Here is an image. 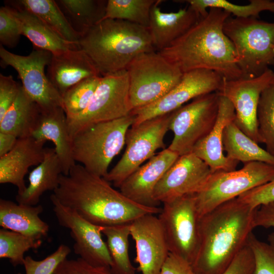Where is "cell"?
<instances>
[{"label":"cell","mask_w":274,"mask_h":274,"mask_svg":"<svg viewBox=\"0 0 274 274\" xmlns=\"http://www.w3.org/2000/svg\"><path fill=\"white\" fill-rule=\"evenodd\" d=\"M53 194L63 206L101 227L131 223L147 214L158 215L162 208L139 204L114 189L104 178L75 164L61 174Z\"/></svg>","instance_id":"cell-1"},{"label":"cell","mask_w":274,"mask_h":274,"mask_svg":"<svg viewBox=\"0 0 274 274\" xmlns=\"http://www.w3.org/2000/svg\"><path fill=\"white\" fill-rule=\"evenodd\" d=\"M256 209L237 197L203 215L199 242L191 264L197 274H222L247 245Z\"/></svg>","instance_id":"cell-2"},{"label":"cell","mask_w":274,"mask_h":274,"mask_svg":"<svg viewBox=\"0 0 274 274\" xmlns=\"http://www.w3.org/2000/svg\"><path fill=\"white\" fill-rule=\"evenodd\" d=\"M230 16L222 9L210 8L183 36L158 52L183 73L206 70L226 80L241 78L234 46L223 31L224 23Z\"/></svg>","instance_id":"cell-3"},{"label":"cell","mask_w":274,"mask_h":274,"mask_svg":"<svg viewBox=\"0 0 274 274\" xmlns=\"http://www.w3.org/2000/svg\"><path fill=\"white\" fill-rule=\"evenodd\" d=\"M78 45L101 76L125 70L139 55L156 51L148 28L119 19L99 21L81 34Z\"/></svg>","instance_id":"cell-4"},{"label":"cell","mask_w":274,"mask_h":274,"mask_svg":"<svg viewBox=\"0 0 274 274\" xmlns=\"http://www.w3.org/2000/svg\"><path fill=\"white\" fill-rule=\"evenodd\" d=\"M132 114L95 123L78 131L72 138L73 157L89 172L101 177L108 174L113 158L125 145L128 130L133 124Z\"/></svg>","instance_id":"cell-5"},{"label":"cell","mask_w":274,"mask_h":274,"mask_svg":"<svg viewBox=\"0 0 274 274\" xmlns=\"http://www.w3.org/2000/svg\"><path fill=\"white\" fill-rule=\"evenodd\" d=\"M223 31L234 46L242 78L260 76L274 65V22L230 16Z\"/></svg>","instance_id":"cell-6"},{"label":"cell","mask_w":274,"mask_h":274,"mask_svg":"<svg viewBox=\"0 0 274 274\" xmlns=\"http://www.w3.org/2000/svg\"><path fill=\"white\" fill-rule=\"evenodd\" d=\"M126 70L132 110L162 97L181 81L183 75L176 65L156 51L139 55Z\"/></svg>","instance_id":"cell-7"},{"label":"cell","mask_w":274,"mask_h":274,"mask_svg":"<svg viewBox=\"0 0 274 274\" xmlns=\"http://www.w3.org/2000/svg\"><path fill=\"white\" fill-rule=\"evenodd\" d=\"M274 179V165L254 161L238 169L213 173L195 194L199 217L219 206Z\"/></svg>","instance_id":"cell-8"},{"label":"cell","mask_w":274,"mask_h":274,"mask_svg":"<svg viewBox=\"0 0 274 274\" xmlns=\"http://www.w3.org/2000/svg\"><path fill=\"white\" fill-rule=\"evenodd\" d=\"M132 110L127 71L101 76L87 108L76 117L67 119L70 136L72 139L87 126L125 117Z\"/></svg>","instance_id":"cell-9"},{"label":"cell","mask_w":274,"mask_h":274,"mask_svg":"<svg viewBox=\"0 0 274 274\" xmlns=\"http://www.w3.org/2000/svg\"><path fill=\"white\" fill-rule=\"evenodd\" d=\"M220 95L218 91L201 95L172 112L169 130L174 138L168 149L179 156L192 152L215 125Z\"/></svg>","instance_id":"cell-10"},{"label":"cell","mask_w":274,"mask_h":274,"mask_svg":"<svg viewBox=\"0 0 274 274\" xmlns=\"http://www.w3.org/2000/svg\"><path fill=\"white\" fill-rule=\"evenodd\" d=\"M171 115H161L131 126L126 134L124 154L104 178L119 188L158 149H166L164 138L169 130Z\"/></svg>","instance_id":"cell-11"},{"label":"cell","mask_w":274,"mask_h":274,"mask_svg":"<svg viewBox=\"0 0 274 274\" xmlns=\"http://www.w3.org/2000/svg\"><path fill=\"white\" fill-rule=\"evenodd\" d=\"M158 217L169 253L192 264L199 242V220L195 194L185 195L162 203Z\"/></svg>","instance_id":"cell-12"},{"label":"cell","mask_w":274,"mask_h":274,"mask_svg":"<svg viewBox=\"0 0 274 274\" xmlns=\"http://www.w3.org/2000/svg\"><path fill=\"white\" fill-rule=\"evenodd\" d=\"M52 56L51 52L36 48L28 55H20L0 45L1 66H11L16 71L25 93L44 111L58 107L63 109L61 95L45 73Z\"/></svg>","instance_id":"cell-13"},{"label":"cell","mask_w":274,"mask_h":274,"mask_svg":"<svg viewBox=\"0 0 274 274\" xmlns=\"http://www.w3.org/2000/svg\"><path fill=\"white\" fill-rule=\"evenodd\" d=\"M223 80L218 73L210 70H196L183 73L181 81L162 97L132 110L130 114L134 116V120L131 126L172 113L199 96L218 91Z\"/></svg>","instance_id":"cell-14"},{"label":"cell","mask_w":274,"mask_h":274,"mask_svg":"<svg viewBox=\"0 0 274 274\" xmlns=\"http://www.w3.org/2000/svg\"><path fill=\"white\" fill-rule=\"evenodd\" d=\"M274 83V72L269 68L260 76L234 80L223 78L219 90L232 105L235 113L234 122L256 143H262L259 135L257 110L262 92Z\"/></svg>","instance_id":"cell-15"},{"label":"cell","mask_w":274,"mask_h":274,"mask_svg":"<svg viewBox=\"0 0 274 274\" xmlns=\"http://www.w3.org/2000/svg\"><path fill=\"white\" fill-rule=\"evenodd\" d=\"M50 200L59 224L70 231L75 242V253L92 265L110 268L112 259L107 243L102 238V227L90 223L75 211L62 205L53 194Z\"/></svg>","instance_id":"cell-16"},{"label":"cell","mask_w":274,"mask_h":274,"mask_svg":"<svg viewBox=\"0 0 274 274\" xmlns=\"http://www.w3.org/2000/svg\"><path fill=\"white\" fill-rule=\"evenodd\" d=\"M193 153L180 156L156 185L154 198L163 203L199 192L212 174Z\"/></svg>","instance_id":"cell-17"},{"label":"cell","mask_w":274,"mask_h":274,"mask_svg":"<svg viewBox=\"0 0 274 274\" xmlns=\"http://www.w3.org/2000/svg\"><path fill=\"white\" fill-rule=\"evenodd\" d=\"M141 216L130 224V236L135 242L137 268L142 274H160L169 251L158 217Z\"/></svg>","instance_id":"cell-18"},{"label":"cell","mask_w":274,"mask_h":274,"mask_svg":"<svg viewBox=\"0 0 274 274\" xmlns=\"http://www.w3.org/2000/svg\"><path fill=\"white\" fill-rule=\"evenodd\" d=\"M179 157L168 148L162 150L129 176L120 186V191L139 204L158 207L160 203L153 196L155 188Z\"/></svg>","instance_id":"cell-19"},{"label":"cell","mask_w":274,"mask_h":274,"mask_svg":"<svg viewBox=\"0 0 274 274\" xmlns=\"http://www.w3.org/2000/svg\"><path fill=\"white\" fill-rule=\"evenodd\" d=\"M219 109L216 122L209 133L194 147L192 153L202 160L212 173L236 169L238 162L224 154L223 133L224 128L235 118L231 103L220 94Z\"/></svg>","instance_id":"cell-20"},{"label":"cell","mask_w":274,"mask_h":274,"mask_svg":"<svg viewBox=\"0 0 274 274\" xmlns=\"http://www.w3.org/2000/svg\"><path fill=\"white\" fill-rule=\"evenodd\" d=\"M46 142L32 136L18 139L14 147L0 157V183H10L23 193L27 186L24 177L30 167L38 165L44 159Z\"/></svg>","instance_id":"cell-21"},{"label":"cell","mask_w":274,"mask_h":274,"mask_svg":"<svg viewBox=\"0 0 274 274\" xmlns=\"http://www.w3.org/2000/svg\"><path fill=\"white\" fill-rule=\"evenodd\" d=\"M163 1L157 0L153 6L148 27L153 46L157 51L169 47L201 18L190 5L176 12H163L159 6Z\"/></svg>","instance_id":"cell-22"},{"label":"cell","mask_w":274,"mask_h":274,"mask_svg":"<svg viewBox=\"0 0 274 274\" xmlns=\"http://www.w3.org/2000/svg\"><path fill=\"white\" fill-rule=\"evenodd\" d=\"M46 75L62 97L69 88L82 80L101 76L90 58L79 48L52 54Z\"/></svg>","instance_id":"cell-23"},{"label":"cell","mask_w":274,"mask_h":274,"mask_svg":"<svg viewBox=\"0 0 274 274\" xmlns=\"http://www.w3.org/2000/svg\"><path fill=\"white\" fill-rule=\"evenodd\" d=\"M31 136L36 140L51 141L59 159L63 174L67 175L76 163L73 157L66 114L61 107L41 110L37 125Z\"/></svg>","instance_id":"cell-24"},{"label":"cell","mask_w":274,"mask_h":274,"mask_svg":"<svg viewBox=\"0 0 274 274\" xmlns=\"http://www.w3.org/2000/svg\"><path fill=\"white\" fill-rule=\"evenodd\" d=\"M42 205L28 206L0 199V226L36 239L48 235L49 225L40 217Z\"/></svg>","instance_id":"cell-25"},{"label":"cell","mask_w":274,"mask_h":274,"mask_svg":"<svg viewBox=\"0 0 274 274\" xmlns=\"http://www.w3.org/2000/svg\"><path fill=\"white\" fill-rule=\"evenodd\" d=\"M9 3L7 6L19 22L22 35L32 43L34 48L46 50L52 54L79 48L77 45L63 40L39 17L16 1Z\"/></svg>","instance_id":"cell-26"},{"label":"cell","mask_w":274,"mask_h":274,"mask_svg":"<svg viewBox=\"0 0 274 274\" xmlns=\"http://www.w3.org/2000/svg\"><path fill=\"white\" fill-rule=\"evenodd\" d=\"M61 174V163L54 148H45L43 160L29 173L28 185L23 193L16 195L17 203L37 206L44 192L58 187Z\"/></svg>","instance_id":"cell-27"},{"label":"cell","mask_w":274,"mask_h":274,"mask_svg":"<svg viewBox=\"0 0 274 274\" xmlns=\"http://www.w3.org/2000/svg\"><path fill=\"white\" fill-rule=\"evenodd\" d=\"M40 114L41 109L21 85L15 101L0 120V132L12 134L18 139L30 136Z\"/></svg>","instance_id":"cell-28"},{"label":"cell","mask_w":274,"mask_h":274,"mask_svg":"<svg viewBox=\"0 0 274 274\" xmlns=\"http://www.w3.org/2000/svg\"><path fill=\"white\" fill-rule=\"evenodd\" d=\"M223 146L226 156L233 160L246 163L259 161L274 165V156L259 147L244 133L234 121L228 124L223 133Z\"/></svg>","instance_id":"cell-29"},{"label":"cell","mask_w":274,"mask_h":274,"mask_svg":"<svg viewBox=\"0 0 274 274\" xmlns=\"http://www.w3.org/2000/svg\"><path fill=\"white\" fill-rule=\"evenodd\" d=\"M17 3L34 14L63 40L76 44L80 33L76 31L53 0H20Z\"/></svg>","instance_id":"cell-30"},{"label":"cell","mask_w":274,"mask_h":274,"mask_svg":"<svg viewBox=\"0 0 274 274\" xmlns=\"http://www.w3.org/2000/svg\"><path fill=\"white\" fill-rule=\"evenodd\" d=\"M130 224L102 227L101 232L107 238V245L112 259L110 269L113 274H135L129 255Z\"/></svg>","instance_id":"cell-31"},{"label":"cell","mask_w":274,"mask_h":274,"mask_svg":"<svg viewBox=\"0 0 274 274\" xmlns=\"http://www.w3.org/2000/svg\"><path fill=\"white\" fill-rule=\"evenodd\" d=\"M61 10L76 30L81 34L100 21L105 16L107 1L59 0Z\"/></svg>","instance_id":"cell-32"},{"label":"cell","mask_w":274,"mask_h":274,"mask_svg":"<svg viewBox=\"0 0 274 274\" xmlns=\"http://www.w3.org/2000/svg\"><path fill=\"white\" fill-rule=\"evenodd\" d=\"M189 4L201 18L208 13L207 9H222L234 17L247 18H259L261 12L268 11L274 13V1L270 0H250L246 5H238L226 0H186L177 1Z\"/></svg>","instance_id":"cell-33"},{"label":"cell","mask_w":274,"mask_h":274,"mask_svg":"<svg viewBox=\"0 0 274 274\" xmlns=\"http://www.w3.org/2000/svg\"><path fill=\"white\" fill-rule=\"evenodd\" d=\"M157 0H108L102 20L119 19L148 28L151 9Z\"/></svg>","instance_id":"cell-34"},{"label":"cell","mask_w":274,"mask_h":274,"mask_svg":"<svg viewBox=\"0 0 274 274\" xmlns=\"http://www.w3.org/2000/svg\"><path fill=\"white\" fill-rule=\"evenodd\" d=\"M42 244V239L2 228L0 230V258L9 259L14 266L23 265L24 253L30 249H38Z\"/></svg>","instance_id":"cell-35"},{"label":"cell","mask_w":274,"mask_h":274,"mask_svg":"<svg viewBox=\"0 0 274 274\" xmlns=\"http://www.w3.org/2000/svg\"><path fill=\"white\" fill-rule=\"evenodd\" d=\"M101 76L86 78L69 88L62 96L63 110L67 119L82 113L88 106Z\"/></svg>","instance_id":"cell-36"},{"label":"cell","mask_w":274,"mask_h":274,"mask_svg":"<svg viewBox=\"0 0 274 274\" xmlns=\"http://www.w3.org/2000/svg\"><path fill=\"white\" fill-rule=\"evenodd\" d=\"M259 135L266 150L274 156V83L261 93L257 110Z\"/></svg>","instance_id":"cell-37"},{"label":"cell","mask_w":274,"mask_h":274,"mask_svg":"<svg viewBox=\"0 0 274 274\" xmlns=\"http://www.w3.org/2000/svg\"><path fill=\"white\" fill-rule=\"evenodd\" d=\"M248 245L255 258L253 274H274V232L267 236V242L259 240L252 232Z\"/></svg>","instance_id":"cell-38"},{"label":"cell","mask_w":274,"mask_h":274,"mask_svg":"<svg viewBox=\"0 0 274 274\" xmlns=\"http://www.w3.org/2000/svg\"><path fill=\"white\" fill-rule=\"evenodd\" d=\"M71 252L68 246L61 244L53 253L41 260H36L30 256H26L23 263L25 274H52Z\"/></svg>","instance_id":"cell-39"},{"label":"cell","mask_w":274,"mask_h":274,"mask_svg":"<svg viewBox=\"0 0 274 274\" xmlns=\"http://www.w3.org/2000/svg\"><path fill=\"white\" fill-rule=\"evenodd\" d=\"M22 35L19 22L10 7L5 5L0 8L1 45L8 48L15 47Z\"/></svg>","instance_id":"cell-40"},{"label":"cell","mask_w":274,"mask_h":274,"mask_svg":"<svg viewBox=\"0 0 274 274\" xmlns=\"http://www.w3.org/2000/svg\"><path fill=\"white\" fill-rule=\"evenodd\" d=\"M52 274H113L110 268L92 265L79 257L67 258L56 267Z\"/></svg>","instance_id":"cell-41"},{"label":"cell","mask_w":274,"mask_h":274,"mask_svg":"<svg viewBox=\"0 0 274 274\" xmlns=\"http://www.w3.org/2000/svg\"><path fill=\"white\" fill-rule=\"evenodd\" d=\"M237 198L252 208L274 202V179L239 196Z\"/></svg>","instance_id":"cell-42"},{"label":"cell","mask_w":274,"mask_h":274,"mask_svg":"<svg viewBox=\"0 0 274 274\" xmlns=\"http://www.w3.org/2000/svg\"><path fill=\"white\" fill-rule=\"evenodd\" d=\"M21 87L11 75L0 74V120L15 101Z\"/></svg>","instance_id":"cell-43"},{"label":"cell","mask_w":274,"mask_h":274,"mask_svg":"<svg viewBox=\"0 0 274 274\" xmlns=\"http://www.w3.org/2000/svg\"><path fill=\"white\" fill-rule=\"evenodd\" d=\"M254 267V254L247 243L222 274H253Z\"/></svg>","instance_id":"cell-44"},{"label":"cell","mask_w":274,"mask_h":274,"mask_svg":"<svg viewBox=\"0 0 274 274\" xmlns=\"http://www.w3.org/2000/svg\"><path fill=\"white\" fill-rule=\"evenodd\" d=\"M160 274H197L191 264L183 258L169 253Z\"/></svg>","instance_id":"cell-45"},{"label":"cell","mask_w":274,"mask_h":274,"mask_svg":"<svg viewBox=\"0 0 274 274\" xmlns=\"http://www.w3.org/2000/svg\"><path fill=\"white\" fill-rule=\"evenodd\" d=\"M254 226L274 227V202L257 208L254 218Z\"/></svg>","instance_id":"cell-46"},{"label":"cell","mask_w":274,"mask_h":274,"mask_svg":"<svg viewBox=\"0 0 274 274\" xmlns=\"http://www.w3.org/2000/svg\"><path fill=\"white\" fill-rule=\"evenodd\" d=\"M18 138L15 135L0 132V157L9 152L15 146Z\"/></svg>","instance_id":"cell-47"}]
</instances>
